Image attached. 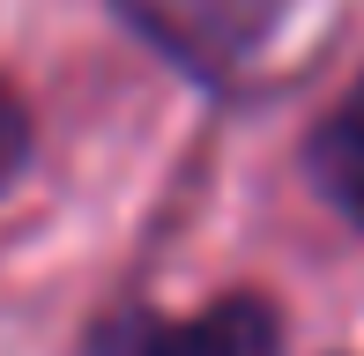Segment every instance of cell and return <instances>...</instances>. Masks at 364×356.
<instances>
[{"mask_svg": "<svg viewBox=\"0 0 364 356\" xmlns=\"http://www.w3.org/2000/svg\"><path fill=\"white\" fill-rule=\"evenodd\" d=\"M23 164H30V119H23V104L0 89V193L15 186V171H23Z\"/></svg>", "mask_w": 364, "mask_h": 356, "instance_id": "cell-4", "label": "cell"}, {"mask_svg": "<svg viewBox=\"0 0 364 356\" xmlns=\"http://www.w3.org/2000/svg\"><path fill=\"white\" fill-rule=\"evenodd\" d=\"M119 15L193 82H230L275 38L283 0H119Z\"/></svg>", "mask_w": 364, "mask_h": 356, "instance_id": "cell-1", "label": "cell"}, {"mask_svg": "<svg viewBox=\"0 0 364 356\" xmlns=\"http://www.w3.org/2000/svg\"><path fill=\"white\" fill-rule=\"evenodd\" d=\"M112 356H283V319L268 297H216L208 312L178 319V327L134 319L112 342Z\"/></svg>", "mask_w": 364, "mask_h": 356, "instance_id": "cell-2", "label": "cell"}, {"mask_svg": "<svg viewBox=\"0 0 364 356\" xmlns=\"http://www.w3.org/2000/svg\"><path fill=\"white\" fill-rule=\"evenodd\" d=\"M305 171H312V186H320L327 201L342 208V216L364 223V74H357V89L342 96V104L327 111L320 126H312Z\"/></svg>", "mask_w": 364, "mask_h": 356, "instance_id": "cell-3", "label": "cell"}]
</instances>
